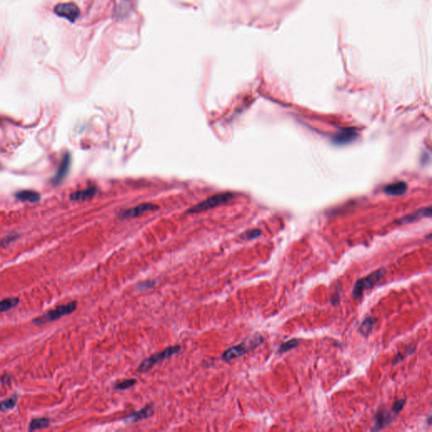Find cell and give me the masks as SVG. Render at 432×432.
Wrapping results in <instances>:
<instances>
[{
  "label": "cell",
  "mask_w": 432,
  "mask_h": 432,
  "mask_svg": "<svg viewBox=\"0 0 432 432\" xmlns=\"http://www.w3.org/2000/svg\"><path fill=\"white\" fill-rule=\"evenodd\" d=\"M54 11L57 16L70 22H76L80 15V8L72 2L58 4L54 7Z\"/></svg>",
  "instance_id": "8992f818"
},
{
  "label": "cell",
  "mask_w": 432,
  "mask_h": 432,
  "mask_svg": "<svg viewBox=\"0 0 432 432\" xmlns=\"http://www.w3.org/2000/svg\"><path fill=\"white\" fill-rule=\"evenodd\" d=\"M406 404V399H400L397 400L396 403L392 406V412L395 413H400V411L403 410L404 406Z\"/></svg>",
  "instance_id": "603a6c76"
},
{
  "label": "cell",
  "mask_w": 432,
  "mask_h": 432,
  "mask_svg": "<svg viewBox=\"0 0 432 432\" xmlns=\"http://www.w3.org/2000/svg\"><path fill=\"white\" fill-rule=\"evenodd\" d=\"M18 302H19V299L16 297L4 299L2 301H0V313L8 312L13 307H16Z\"/></svg>",
  "instance_id": "ac0fdd59"
},
{
  "label": "cell",
  "mask_w": 432,
  "mask_h": 432,
  "mask_svg": "<svg viewBox=\"0 0 432 432\" xmlns=\"http://www.w3.org/2000/svg\"><path fill=\"white\" fill-rule=\"evenodd\" d=\"M232 197H233V195L230 192L213 195L212 197L207 198L206 200L203 201L200 203L194 206L193 208H190L188 213H197L208 210V209L215 208L217 206L222 205L223 203H227L228 201L232 199Z\"/></svg>",
  "instance_id": "5b68a950"
},
{
  "label": "cell",
  "mask_w": 432,
  "mask_h": 432,
  "mask_svg": "<svg viewBox=\"0 0 432 432\" xmlns=\"http://www.w3.org/2000/svg\"><path fill=\"white\" fill-rule=\"evenodd\" d=\"M263 342H264L263 337L257 334L255 336L246 339L243 343H241L238 345L231 347L230 349L223 353L222 359L226 362H230L231 360L243 356L249 351L256 349L257 347L259 346Z\"/></svg>",
  "instance_id": "6da1fadb"
},
{
  "label": "cell",
  "mask_w": 432,
  "mask_h": 432,
  "mask_svg": "<svg viewBox=\"0 0 432 432\" xmlns=\"http://www.w3.org/2000/svg\"><path fill=\"white\" fill-rule=\"evenodd\" d=\"M154 286H155V281H145V282H143V283L138 285L137 288L144 291V290H147V289L152 288V287H154Z\"/></svg>",
  "instance_id": "cb8c5ba5"
},
{
  "label": "cell",
  "mask_w": 432,
  "mask_h": 432,
  "mask_svg": "<svg viewBox=\"0 0 432 432\" xmlns=\"http://www.w3.org/2000/svg\"><path fill=\"white\" fill-rule=\"evenodd\" d=\"M261 235V232L259 229L250 230L243 233L242 236V238L244 240H253L254 238H257L259 236Z\"/></svg>",
  "instance_id": "7402d4cb"
},
{
  "label": "cell",
  "mask_w": 432,
  "mask_h": 432,
  "mask_svg": "<svg viewBox=\"0 0 432 432\" xmlns=\"http://www.w3.org/2000/svg\"><path fill=\"white\" fill-rule=\"evenodd\" d=\"M96 193V189L95 187H90L87 189L82 190V191H78L73 193L70 196V198L72 200H87L91 197H93Z\"/></svg>",
  "instance_id": "4fadbf2b"
},
{
  "label": "cell",
  "mask_w": 432,
  "mask_h": 432,
  "mask_svg": "<svg viewBox=\"0 0 432 432\" xmlns=\"http://www.w3.org/2000/svg\"><path fill=\"white\" fill-rule=\"evenodd\" d=\"M299 344H300V340L299 339H291V340H289V341L286 342V343H284V344L280 345V349L278 350V353L279 354H283V353L287 352L289 350H292L294 348L298 346Z\"/></svg>",
  "instance_id": "ffe728a7"
},
{
  "label": "cell",
  "mask_w": 432,
  "mask_h": 432,
  "mask_svg": "<svg viewBox=\"0 0 432 432\" xmlns=\"http://www.w3.org/2000/svg\"><path fill=\"white\" fill-rule=\"evenodd\" d=\"M10 381H11V376H9V375H5V376L1 377V382L3 384H9Z\"/></svg>",
  "instance_id": "d4e9b609"
},
{
  "label": "cell",
  "mask_w": 432,
  "mask_h": 432,
  "mask_svg": "<svg viewBox=\"0 0 432 432\" xmlns=\"http://www.w3.org/2000/svg\"><path fill=\"white\" fill-rule=\"evenodd\" d=\"M70 165V156L69 154H66V155H64L63 161H62L61 165H60V167H59V171H58V173H57L56 176H55V181L59 182V181H61L64 178V176H66V174H67L68 171H69Z\"/></svg>",
  "instance_id": "5bb4252c"
},
{
  "label": "cell",
  "mask_w": 432,
  "mask_h": 432,
  "mask_svg": "<svg viewBox=\"0 0 432 432\" xmlns=\"http://www.w3.org/2000/svg\"><path fill=\"white\" fill-rule=\"evenodd\" d=\"M181 350V347L179 345H175V346L168 347L165 350H163L160 353H155L154 355H150L149 358H147L145 360L142 361L141 364L138 368V372L143 373V372H147L150 369L153 368L156 364L161 362L163 360L169 359V358L176 355Z\"/></svg>",
  "instance_id": "277c9868"
},
{
  "label": "cell",
  "mask_w": 432,
  "mask_h": 432,
  "mask_svg": "<svg viewBox=\"0 0 432 432\" xmlns=\"http://www.w3.org/2000/svg\"><path fill=\"white\" fill-rule=\"evenodd\" d=\"M356 137H357V134L351 128H344L334 135L333 140L335 144L343 145V144H350L354 141L356 139Z\"/></svg>",
  "instance_id": "9c48e42d"
},
{
  "label": "cell",
  "mask_w": 432,
  "mask_h": 432,
  "mask_svg": "<svg viewBox=\"0 0 432 432\" xmlns=\"http://www.w3.org/2000/svg\"><path fill=\"white\" fill-rule=\"evenodd\" d=\"M154 414V406L152 404H149L144 408H142L141 410L136 413H132L129 416L126 418V420L129 422H138L143 419H148L149 417L152 416Z\"/></svg>",
  "instance_id": "30bf717a"
},
{
  "label": "cell",
  "mask_w": 432,
  "mask_h": 432,
  "mask_svg": "<svg viewBox=\"0 0 432 432\" xmlns=\"http://www.w3.org/2000/svg\"><path fill=\"white\" fill-rule=\"evenodd\" d=\"M16 198L21 201H27V202H37L39 200L40 196L37 192L32 191H22L16 194Z\"/></svg>",
  "instance_id": "2e32d148"
},
{
  "label": "cell",
  "mask_w": 432,
  "mask_h": 432,
  "mask_svg": "<svg viewBox=\"0 0 432 432\" xmlns=\"http://www.w3.org/2000/svg\"><path fill=\"white\" fill-rule=\"evenodd\" d=\"M50 424V420L47 418H41V419H32L29 424L30 431L32 430H38V429H45L48 428Z\"/></svg>",
  "instance_id": "e0dca14e"
},
{
  "label": "cell",
  "mask_w": 432,
  "mask_h": 432,
  "mask_svg": "<svg viewBox=\"0 0 432 432\" xmlns=\"http://www.w3.org/2000/svg\"><path fill=\"white\" fill-rule=\"evenodd\" d=\"M408 190V185L403 181H397L392 184L387 185L384 188V192L390 196H401L405 194Z\"/></svg>",
  "instance_id": "7c38bea8"
},
{
  "label": "cell",
  "mask_w": 432,
  "mask_h": 432,
  "mask_svg": "<svg viewBox=\"0 0 432 432\" xmlns=\"http://www.w3.org/2000/svg\"><path fill=\"white\" fill-rule=\"evenodd\" d=\"M376 322H377L376 318L369 317L363 321L362 324L360 325V328H359V332L362 334L363 336L368 337L373 329Z\"/></svg>",
  "instance_id": "9a60e30c"
},
{
  "label": "cell",
  "mask_w": 432,
  "mask_h": 432,
  "mask_svg": "<svg viewBox=\"0 0 432 432\" xmlns=\"http://www.w3.org/2000/svg\"><path fill=\"white\" fill-rule=\"evenodd\" d=\"M375 430H380L393 421V416L392 413L386 409H380L377 411L375 416Z\"/></svg>",
  "instance_id": "ba28073f"
},
{
  "label": "cell",
  "mask_w": 432,
  "mask_h": 432,
  "mask_svg": "<svg viewBox=\"0 0 432 432\" xmlns=\"http://www.w3.org/2000/svg\"><path fill=\"white\" fill-rule=\"evenodd\" d=\"M159 207L157 205L152 204V203H142V204H139L134 208L121 211L119 216H120V218H134V217L141 215L143 213L149 212V211L156 210Z\"/></svg>",
  "instance_id": "52a82bcc"
},
{
  "label": "cell",
  "mask_w": 432,
  "mask_h": 432,
  "mask_svg": "<svg viewBox=\"0 0 432 432\" xmlns=\"http://www.w3.org/2000/svg\"><path fill=\"white\" fill-rule=\"evenodd\" d=\"M17 402V396H12L11 398L0 402V412H6L15 408Z\"/></svg>",
  "instance_id": "d6986e66"
},
{
  "label": "cell",
  "mask_w": 432,
  "mask_h": 432,
  "mask_svg": "<svg viewBox=\"0 0 432 432\" xmlns=\"http://www.w3.org/2000/svg\"><path fill=\"white\" fill-rule=\"evenodd\" d=\"M137 381L135 379H128L124 381L118 382L115 385V389L123 391V390L128 389L130 387H134V385L136 384Z\"/></svg>",
  "instance_id": "44dd1931"
},
{
  "label": "cell",
  "mask_w": 432,
  "mask_h": 432,
  "mask_svg": "<svg viewBox=\"0 0 432 432\" xmlns=\"http://www.w3.org/2000/svg\"><path fill=\"white\" fill-rule=\"evenodd\" d=\"M430 215H431V208L429 207V208H423V209L416 211L414 213H410V214H408V215L402 218L398 222H399V224L413 223V222L419 221V220L424 218V217H430Z\"/></svg>",
  "instance_id": "8fae6325"
},
{
  "label": "cell",
  "mask_w": 432,
  "mask_h": 432,
  "mask_svg": "<svg viewBox=\"0 0 432 432\" xmlns=\"http://www.w3.org/2000/svg\"><path fill=\"white\" fill-rule=\"evenodd\" d=\"M385 272L386 271L383 269L377 270L367 275L366 277L358 280L353 289V296L355 298L360 299L363 296L364 291L373 289L383 278Z\"/></svg>",
  "instance_id": "3957f363"
},
{
  "label": "cell",
  "mask_w": 432,
  "mask_h": 432,
  "mask_svg": "<svg viewBox=\"0 0 432 432\" xmlns=\"http://www.w3.org/2000/svg\"><path fill=\"white\" fill-rule=\"evenodd\" d=\"M76 308H77V302H75V301L69 302L67 304L58 306L56 308L49 310L44 314L36 318L32 321V323H34L35 325H42V324H45L47 323L54 322V321L61 318L62 317L71 314L75 312Z\"/></svg>",
  "instance_id": "7a4b0ae2"
}]
</instances>
